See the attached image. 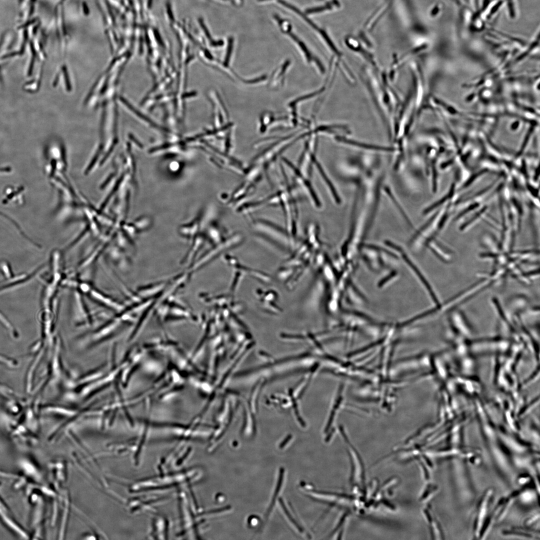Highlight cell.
I'll return each instance as SVG.
<instances>
[{
	"instance_id": "cell-7",
	"label": "cell",
	"mask_w": 540,
	"mask_h": 540,
	"mask_svg": "<svg viewBox=\"0 0 540 540\" xmlns=\"http://www.w3.org/2000/svg\"><path fill=\"white\" fill-rule=\"evenodd\" d=\"M313 164L314 166H315L316 168L318 174H320V176L321 178L324 183L326 188H327L330 195L333 199V200L336 204H340L342 202V199L340 196L338 192V191L337 190L331 179L329 177L328 174L326 173V171L324 168L321 164L317 159L316 156L314 158Z\"/></svg>"
},
{
	"instance_id": "cell-11",
	"label": "cell",
	"mask_w": 540,
	"mask_h": 540,
	"mask_svg": "<svg viewBox=\"0 0 540 540\" xmlns=\"http://www.w3.org/2000/svg\"><path fill=\"white\" fill-rule=\"evenodd\" d=\"M284 472V468H281L280 469V472H279V476H278V483H277V484H276V490H274V494L273 497H272V500L270 504V506L268 507V509L266 513V519H267V518H268V516L270 515V513L271 512V511L272 510L273 508V507H274V505L276 499L278 494H279V492H280V488H281V486H282Z\"/></svg>"
},
{
	"instance_id": "cell-3",
	"label": "cell",
	"mask_w": 540,
	"mask_h": 540,
	"mask_svg": "<svg viewBox=\"0 0 540 540\" xmlns=\"http://www.w3.org/2000/svg\"><path fill=\"white\" fill-rule=\"evenodd\" d=\"M198 472V470L194 469L177 474L161 476L156 478L150 480L148 482H145L149 484L144 486V488L146 487L149 488H162L164 486H173L180 485L182 484L192 482L194 480H196L199 474Z\"/></svg>"
},
{
	"instance_id": "cell-1",
	"label": "cell",
	"mask_w": 540,
	"mask_h": 540,
	"mask_svg": "<svg viewBox=\"0 0 540 540\" xmlns=\"http://www.w3.org/2000/svg\"><path fill=\"white\" fill-rule=\"evenodd\" d=\"M384 172L378 162L364 168L360 178L354 180L356 189L346 245L352 250L362 246L364 240L373 224L379 206Z\"/></svg>"
},
{
	"instance_id": "cell-4",
	"label": "cell",
	"mask_w": 540,
	"mask_h": 540,
	"mask_svg": "<svg viewBox=\"0 0 540 540\" xmlns=\"http://www.w3.org/2000/svg\"><path fill=\"white\" fill-rule=\"evenodd\" d=\"M282 160L292 172L296 182L308 196L313 206L316 208H320L322 206V202L308 178L304 175L298 168L286 158H282Z\"/></svg>"
},
{
	"instance_id": "cell-9",
	"label": "cell",
	"mask_w": 540,
	"mask_h": 540,
	"mask_svg": "<svg viewBox=\"0 0 540 540\" xmlns=\"http://www.w3.org/2000/svg\"><path fill=\"white\" fill-rule=\"evenodd\" d=\"M382 190L386 194L388 197L396 208L397 210L399 212L405 222L410 227L413 228L414 224L390 188L388 186H382Z\"/></svg>"
},
{
	"instance_id": "cell-12",
	"label": "cell",
	"mask_w": 540,
	"mask_h": 540,
	"mask_svg": "<svg viewBox=\"0 0 540 540\" xmlns=\"http://www.w3.org/2000/svg\"><path fill=\"white\" fill-rule=\"evenodd\" d=\"M278 500L285 514H286L288 518L290 520L293 524L300 532H304V529L300 524H298V522L294 520L293 516H292L291 514L286 508V507L285 506L282 500L280 498H279Z\"/></svg>"
},
{
	"instance_id": "cell-2",
	"label": "cell",
	"mask_w": 540,
	"mask_h": 540,
	"mask_svg": "<svg viewBox=\"0 0 540 540\" xmlns=\"http://www.w3.org/2000/svg\"><path fill=\"white\" fill-rule=\"evenodd\" d=\"M294 135L284 137L270 146L255 156L252 164L260 167L267 175L269 168L276 160L278 157L288 148L299 140L298 136L292 138Z\"/></svg>"
},
{
	"instance_id": "cell-6",
	"label": "cell",
	"mask_w": 540,
	"mask_h": 540,
	"mask_svg": "<svg viewBox=\"0 0 540 540\" xmlns=\"http://www.w3.org/2000/svg\"><path fill=\"white\" fill-rule=\"evenodd\" d=\"M335 140L337 142L344 144L370 152H393L395 151L394 147L372 144L350 139L342 136H336L335 137Z\"/></svg>"
},
{
	"instance_id": "cell-8",
	"label": "cell",
	"mask_w": 540,
	"mask_h": 540,
	"mask_svg": "<svg viewBox=\"0 0 540 540\" xmlns=\"http://www.w3.org/2000/svg\"><path fill=\"white\" fill-rule=\"evenodd\" d=\"M278 2L282 5L285 6L286 8L293 10L298 15L300 16L307 23H308L311 26H312L314 30H316L320 34L321 36L324 39L326 42L329 46L330 48L336 54H338L336 48H335L330 40L329 38L326 34L322 30H321L316 24L312 21L309 18H308L305 14H304L302 12L298 9L295 6L290 4V3L284 1L279 0Z\"/></svg>"
},
{
	"instance_id": "cell-10",
	"label": "cell",
	"mask_w": 540,
	"mask_h": 540,
	"mask_svg": "<svg viewBox=\"0 0 540 540\" xmlns=\"http://www.w3.org/2000/svg\"><path fill=\"white\" fill-rule=\"evenodd\" d=\"M168 523L166 520L163 518H157L154 520L153 530L151 535L155 538H165L167 536L168 530Z\"/></svg>"
},
{
	"instance_id": "cell-5",
	"label": "cell",
	"mask_w": 540,
	"mask_h": 540,
	"mask_svg": "<svg viewBox=\"0 0 540 540\" xmlns=\"http://www.w3.org/2000/svg\"><path fill=\"white\" fill-rule=\"evenodd\" d=\"M275 18L277 20L279 26H280L282 30L286 34L293 40V41L296 44L298 47L300 48L302 54L304 55V59L308 63L310 64L314 62L316 66L320 72L322 74H324V68L322 64L316 58L313 56L312 54L304 42L302 40L296 35L291 32V28L290 24L287 21L282 20L281 18L276 16H275Z\"/></svg>"
},
{
	"instance_id": "cell-13",
	"label": "cell",
	"mask_w": 540,
	"mask_h": 540,
	"mask_svg": "<svg viewBox=\"0 0 540 540\" xmlns=\"http://www.w3.org/2000/svg\"><path fill=\"white\" fill-rule=\"evenodd\" d=\"M258 0L260 1V2H262V1H266V0Z\"/></svg>"
}]
</instances>
